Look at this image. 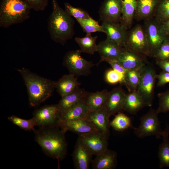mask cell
<instances>
[{"label":"cell","mask_w":169,"mask_h":169,"mask_svg":"<svg viewBox=\"0 0 169 169\" xmlns=\"http://www.w3.org/2000/svg\"><path fill=\"white\" fill-rule=\"evenodd\" d=\"M33 131L35 141L46 155L59 162L65 158L67 147L65 132L59 127H39Z\"/></svg>","instance_id":"6da1fadb"},{"label":"cell","mask_w":169,"mask_h":169,"mask_svg":"<svg viewBox=\"0 0 169 169\" xmlns=\"http://www.w3.org/2000/svg\"><path fill=\"white\" fill-rule=\"evenodd\" d=\"M52 11L48 21V29L50 38L62 45L72 39L74 34V20L59 5L52 0Z\"/></svg>","instance_id":"7a4b0ae2"},{"label":"cell","mask_w":169,"mask_h":169,"mask_svg":"<svg viewBox=\"0 0 169 169\" xmlns=\"http://www.w3.org/2000/svg\"><path fill=\"white\" fill-rule=\"evenodd\" d=\"M17 70L26 86L31 106L39 105L51 95L55 89V81L40 76L24 68Z\"/></svg>","instance_id":"3957f363"},{"label":"cell","mask_w":169,"mask_h":169,"mask_svg":"<svg viewBox=\"0 0 169 169\" xmlns=\"http://www.w3.org/2000/svg\"><path fill=\"white\" fill-rule=\"evenodd\" d=\"M30 6L23 0H1L0 27L7 28L30 17Z\"/></svg>","instance_id":"277c9868"},{"label":"cell","mask_w":169,"mask_h":169,"mask_svg":"<svg viewBox=\"0 0 169 169\" xmlns=\"http://www.w3.org/2000/svg\"><path fill=\"white\" fill-rule=\"evenodd\" d=\"M124 48L144 58L150 57L149 46L143 26L136 25L128 31Z\"/></svg>","instance_id":"5b68a950"},{"label":"cell","mask_w":169,"mask_h":169,"mask_svg":"<svg viewBox=\"0 0 169 169\" xmlns=\"http://www.w3.org/2000/svg\"><path fill=\"white\" fill-rule=\"evenodd\" d=\"M158 114L156 110L151 108L140 118V124L139 127H133L134 134L141 138L151 136H155L157 139L161 138L163 130L161 128Z\"/></svg>","instance_id":"8992f818"},{"label":"cell","mask_w":169,"mask_h":169,"mask_svg":"<svg viewBox=\"0 0 169 169\" xmlns=\"http://www.w3.org/2000/svg\"><path fill=\"white\" fill-rule=\"evenodd\" d=\"M140 79L137 90L146 106L151 107L154 98L156 74L152 67L146 64L139 70Z\"/></svg>","instance_id":"52a82bcc"},{"label":"cell","mask_w":169,"mask_h":169,"mask_svg":"<svg viewBox=\"0 0 169 169\" xmlns=\"http://www.w3.org/2000/svg\"><path fill=\"white\" fill-rule=\"evenodd\" d=\"M80 50L69 51L65 54L63 64L70 74L76 76H86L91 73V69L95 65L92 61L83 58Z\"/></svg>","instance_id":"ba28073f"},{"label":"cell","mask_w":169,"mask_h":169,"mask_svg":"<svg viewBox=\"0 0 169 169\" xmlns=\"http://www.w3.org/2000/svg\"><path fill=\"white\" fill-rule=\"evenodd\" d=\"M144 21L143 27L149 46L150 57H152L156 49L169 36L164 30L161 23L154 17Z\"/></svg>","instance_id":"9c48e42d"},{"label":"cell","mask_w":169,"mask_h":169,"mask_svg":"<svg viewBox=\"0 0 169 169\" xmlns=\"http://www.w3.org/2000/svg\"><path fill=\"white\" fill-rule=\"evenodd\" d=\"M61 110L57 104L48 105L35 110L32 119L39 127H59Z\"/></svg>","instance_id":"30bf717a"},{"label":"cell","mask_w":169,"mask_h":169,"mask_svg":"<svg viewBox=\"0 0 169 169\" xmlns=\"http://www.w3.org/2000/svg\"><path fill=\"white\" fill-rule=\"evenodd\" d=\"M109 137L96 131L79 135L78 138L91 154L96 156L108 149Z\"/></svg>","instance_id":"8fae6325"},{"label":"cell","mask_w":169,"mask_h":169,"mask_svg":"<svg viewBox=\"0 0 169 169\" xmlns=\"http://www.w3.org/2000/svg\"><path fill=\"white\" fill-rule=\"evenodd\" d=\"M102 22L120 23L121 15L120 0H105L99 11Z\"/></svg>","instance_id":"7c38bea8"},{"label":"cell","mask_w":169,"mask_h":169,"mask_svg":"<svg viewBox=\"0 0 169 169\" xmlns=\"http://www.w3.org/2000/svg\"><path fill=\"white\" fill-rule=\"evenodd\" d=\"M126 93L120 87L114 88L108 92L104 106L110 117L116 113L124 111V103Z\"/></svg>","instance_id":"4fadbf2b"},{"label":"cell","mask_w":169,"mask_h":169,"mask_svg":"<svg viewBox=\"0 0 169 169\" xmlns=\"http://www.w3.org/2000/svg\"><path fill=\"white\" fill-rule=\"evenodd\" d=\"M107 39L125 47L127 29L120 23L102 22Z\"/></svg>","instance_id":"5bb4252c"},{"label":"cell","mask_w":169,"mask_h":169,"mask_svg":"<svg viewBox=\"0 0 169 169\" xmlns=\"http://www.w3.org/2000/svg\"><path fill=\"white\" fill-rule=\"evenodd\" d=\"M59 126L65 133L69 131L79 136L97 131L93 125L86 118L66 121L60 120Z\"/></svg>","instance_id":"9a60e30c"},{"label":"cell","mask_w":169,"mask_h":169,"mask_svg":"<svg viewBox=\"0 0 169 169\" xmlns=\"http://www.w3.org/2000/svg\"><path fill=\"white\" fill-rule=\"evenodd\" d=\"M109 118L104 105L96 110L90 112L86 119L93 125L97 131L109 136Z\"/></svg>","instance_id":"2e32d148"},{"label":"cell","mask_w":169,"mask_h":169,"mask_svg":"<svg viewBox=\"0 0 169 169\" xmlns=\"http://www.w3.org/2000/svg\"><path fill=\"white\" fill-rule=\"evenodd\" d=\"M91 154L78 138L72 154L75 168L89 169L92 162Z\"/></svg>","instance_id":"e0dca14e"},{"label":"cell","mask_w":169,"mask_h":169,"mask_svg":"<svg viewBox=\"0 0 169 169\" xmlns=\"http://www.w3.org/2000/svg\"><path fill=\"white\" fill-rule=\"evenodd\" d=\"M125 48L107 39L100 42L97 44V52L100 57L99 63L108 60L117 59Z\"/></svg>","instance_id":"ac0fdd59"},{"label":"cell","mask_w":169,"mask_h":169,"mask_svg":"<svg viewBox=\"0 0 169 169\" xmlns=\"http://www.w3.org/2000/svg\"><path fill=\"white\" fill-rule=\"evenodd\" d=\"M117 60L127 70H139L146 64V59L125 48Z\"/></svg>","instance_id":"d6986e66"},{"label":"cell","mask_w":169,"mask_h":169,"mask_svg":"<svg viewBox=\"0 0 169 169\" xmlns=\"http://www.w3.org/2000/svg\"><path fill=\"white\" fill-rule=\"evenodd\" d=\"M91 163L93 169H115L117 164V153L115 151L107 149L96 155Z\"/></svg>","instance_id":"ffe728a7"},{"label":"cell","mask_w":169,"mask_h":169,"mask_svg":"<svg viewBox=\"0 0 169 169\" xmlns=\"http://www.w3.org/2000/svg\"><path fill=\"white\" fill-rule=\"evenodd\" d=\"M90 113L85 98L69 108L61 111L60 120L66 121L86 118Z\"/></svg>","instance_id":"44dd1931"},{"label":"cell","mask_w":169,"mask_h":169,"mask_svg":"<svg viewBox=\"0 0 169 169\" xmlns=\"http://www.w3.org/2000/svg\"><path fill=\"white\" fill-rule=\"evenodd\" d=\"M75 76L71 74H65L55 81V89L61 97L71 93L79 87L80 83Z\"/></svg>","instance_id":"7402d4cb"},{"label":"cell","mask_w":169,"mask_h":169,"mask_svg":"<svg viewBox=\"0 0 169 169\" xmlns=\"http://www.w3.org/2000/svg\"><path fill=\"white\" fill-rule=\"evenodd\" d=\"M159 0H136L134 19L145 20L153 16Z\"/></svg>","instance_id":"603a6c76"},{"label":"cell","mask_w":169,"mask_h":169,"mask_svg":"<svg viewBox=\"0 0 169 169\" xmlns=\"http://www.w3.org/2000/svg\"><path fill=\"white\" fill-rule=\"evenodd\" d=\"M88 93L84 89L79 87L71 93L61 97L57 104L61 111L69 108L84 99Z\"/></svg>","instance_id":"cb8c5ba5"},{"label":"cell","mask_w":169,"mask_h":169,"mask_svg":"<svg viewBox=\"0 0 169 169\" xmlns=\"http://www.w3.org/2000/svg\"><path fill=\"white\" fill-rule=\"evenodd\" d=\"M121 15L120 23L128 29L131 25L136 12V0H120Z\"/></svg>","instance_id":"d4e9b609"},{"label":"cell","mask_w":169,"mask_h":169,"mask_svg":"<svg viewBox=\"0 0 169 169\" xmlns=\"http://www.w3.org/2000/svg\"><path fill=\"white\" fill-rule=\"evenodd\" d=\"M145 105L140 93L137 90L126 94L124 103V110L132 114H136Z\"/></svg>","instance_id":"484cf974"},{"label":"cell","mask_w":169,"mask_h":169,"mask_svg":"<svg viewBox=\"0 0 169 169\" xmlns=\"http://www.w3.org/2000/svg\"><path fill=\"white\" fill-rule=\"evenodd\" d=\"M169 126H166L162 134L163 142L159 145L158 156L160 168L169 167Z\"/></svg>","instance_id":"4316f807"},{"label":"cell","mask_w":169,"mask_h":169,"mask_svg":"<svg viewBox=\"0 0 169 169\" xmlns=\"http://www.w3.org/2000/svg\"><path fill=\"white\" fill-rule=\"evenodd\" d=\"M108 92L106 90H104L95 92L88 93L85 101L90 112L96 110L105 104Z\"/></svg>","instance_id":"83f0119b"},{"label":"cell","mask_w":169,"mask_h":169,"mask_svg":"<svg viewBox=\"0 0 169 169\" xmlns=\"http://www.w3.org/2000/svg\"><path fill=\"white\" fill-rule=\"evenodd\" d=\"M97 38V36L93 37L91 33H88L84 37H76L75 40L82 52L93 54L97 52V45L96 43Z\"/></svg>","instance_id":"f1b7e54d"},{"label":"cell","mask_w":169,"mask_h":169,"mask_svg":"<svg viewBox=\"0 0 169 169\" xmlns=\"http://www.w3.org/2000/svg\"><path fill=\"white\" fill-rule=\"evenodd\" d=\"M84 32L86 33L99 32L105 33L102 25L99 24L97 21L91 17L87 19H76Z\"/></svg>","instance_id":"f546056e"},{"label":"cell","mask_w":169,"mask_h":169,"mask_svg":"<svg viewBox=\"0 0 169 169\" xmlns=\"http://www.w3.org/2000/svg\"><path fill=\"white\" fill-rule=\"evenodd\" d=\"M140 79V73L139 70H127L125 75L124 84L126 86L129 92L137 90Z\"/></svg>","instance_id":"4dcf8cb0"},{"label":"cell","mask_w":169,"mask_h":169,"mask_svg":"<svg viewBox=\"0 0 169 169\" xmlns=\"http://www.w3.org/2000/svg\"><path fill=\"white\" fill-rule=\"evenodd\" d=\"M153 17L161 23L169 19V0H159Z\"/></svg>","instance_id":"1f68e13d"},{"label":"cell","mask_w":169,"mask_h":169,"mask_svg":"<svg viewBox=\"0 0 169 169\" xmlns=\"http://www.w3.org/2000/svg\"><path fill=\"white\" fill-rule=\"evenodd\" d=\"M110 126L118 131H123L129 127H133L130 118L122 112L118 113L110 122Z\"/></svg>","instance_id":"d6a6232c"},{"label":"cell","mask_w":169,"mask_h":169,"mask_svg":"<svg viewBox=\"0 0 169 169\" xmlns=\"http://www.w3.org/2000/svg\"><path fill=\"white\" fill-rule=\"evenodd\" d=\"M8 120L21 129L26 131H33L35 126L32 118L29 119H24L13 115L8 118Z\"/></svg>","instance_id":"836d02e7"},{"label":"cell","mask_w":169,"mask_h":169,"mask_svg":"<svg viewBox=\"0 0 169 169\" xmlns=\"http://www.w3.org/2000/svg\"><path fill=\"white\" fill-rule=\"evenodd\" d=\"M65 10L70 16L76 18L87 19L91 17L88 13L80 8L74 7L69 3H64Z\"/></svg>","instance_id":"e575fe53"},{"label":"cell","mask_w":169,"mask_h":169,"mask_svg":"<svg viewBox=\"0 0 169 169\" xmlns=\"http://www.w3.org/2000/svg\"><path fill=\"white\" fill-rule=\"evenodd\" d=\"M152 57L158 60L169 59V38L166 39L160 45L154 53Z\"/></svg>","instance_id":"d590c367"},{"label":"cell","mask_w":169,"mask_h":169,"mask_svg":"<svg viewBox=\"0 0 169 169\" xmlns=\"http://www.w3.org/2000/svg\"><path fill=\"white\" fill-rule=\"evenodd\" d=\"M158 96L159 99V106L156 110L158 113L169 111V90L159 93Z\"/></svg>","instance_id":"8d00e7d4"},{"label":"cell","mask_w":169,"mask_h":169,"mask_svg":"<svg viewBox=\"0 0 169 169\" xmlns=\"http://www.w3.org/2000/svg\"><path fill=\"white\" fill-rule=\"evenodd\" d=\"M125 75L112 69L106 72L105 79L106 81L111 84L120 83L124 84Z\"/></svg>","instance_id":"74e56055"},{"label":"cell","mask_w":169,"mask_h":169,"mask_svg":"<svg viewBox=\"0 0 169 169\" xmlns=\"http://www.w3.org/2000/svg\"><path fill=\"white\" fill-rule=\"evenodd\" d=\"M36 11L44 10L48 6L49 0H23Z\"/></svg>","instance_id":"f35d334b"},{"label":"cell","mask_w":169,"mask_h":169,"mask_svg":"<svg viewBox=\"0 0 169 169\" xmlns=\"http://www.w3.org/2000/svg\"><path fill=\"white\" fill-rule=\"evenodd\" d=\"M112 67V69L125 75L127 70L118 62L117 59L108 60L106 61Z\"/></svg>","instance_id":"ab89813d"},{"label":"cell","mask_w":169,"mask_h":169,"mask_svg":"<svg viewBox=\"0 0 169 169\" xmlns=\"http://www.w3.org/2000/svg\"><path fill=\"white\" fill-rule=\"evenodd\" d=\"M156 79L158 80L157 85L162 86L169 83V72L163 71L158 74H156Z\"/></svg>","instance_id":"60d3db41"},{"label":"cell","mask_w":169,"mask_h":169,"mask_svg":"<svg viewBox=\"0 0 169 169\" xmlns=\"http://www.w3.org/2000/svg\"><path fill=\"white\" fill-rule=\"evenodd\" d=\"M156 64L163 71L169 72V59L166 60H156Z\"/></svg>","instance_id":"b9f144b4"},{"label":"cell","mask_w":169,"mask_h":169,"mask_svg":"<svg viewBox=\"0 0 169 169\" xmlns=\"http://www.w3.org/2000/svg\"><path fill=\"white\" fill-rule=\"evenodd\" d=\"M162 27L166 34L169 36V19L161 23Z\"/></svg>","instance_id":"7bdbcfd3"}]
</instances>
